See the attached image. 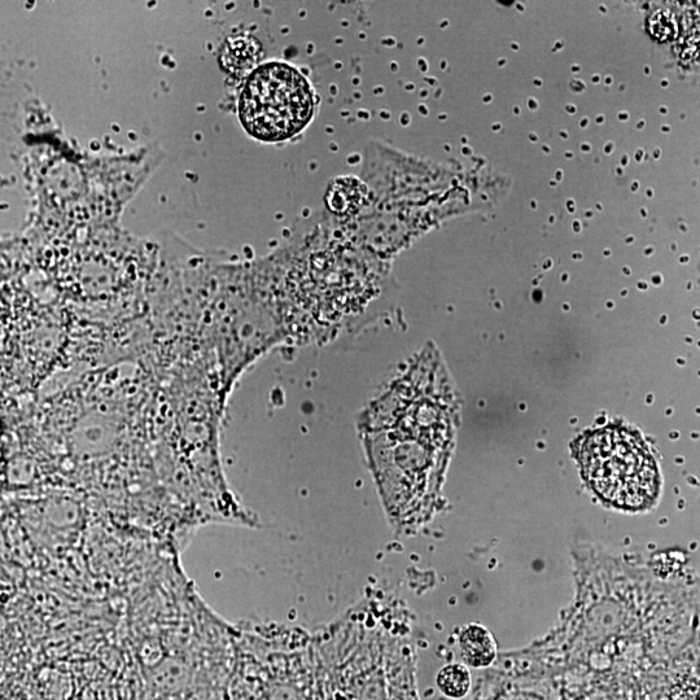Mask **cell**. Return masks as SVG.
<instances>
[{
	"mask_svg": "<svg viewBox=\"0 0 700 700\" xmlns=\"http://www.w3.org/2000/svg\"><path fill=\"white\" fill-rule=\"evenodd\" d=\"M463 660L472 668H485L496 659L497 649L492 634L478 624L468 625L459 637Z\"/></svg>",
	"mask_w": 700,
	"mask_h": 700,
	"instance_id": "cell-4",
	"label": "cell"
},
{
	"mask_svg": "<svg viewBox=\"0 0 700 700\" xmlns=\"http://www.w3.org/2000/svg\"><path fill=\"white\" fill-rule=\"evenodd\" d=\"M579 459L584 479L607 505L640 511L658 500V466L638 433L623 427L595 431L581 444Z\"/></svg>",
	"mask_w": 700,
	"mask_h": 700,
	"instance_id": "cell-2",
	"label": "cell"
},
{
	"mask_svg": "<svg viewBox=\"0 0 700 700\" xmlns=\"http://www.w3.org/2000/svg\"><path fill=\"white\" fill-rule=\"evenodd\" d=\"M256 43L252 39L239 38L231 42V45L226 46L223 61L227 68L233 72H245L251 69L252 65L257 61Z\"/></svg>",
	"mask_w": 700,
	"mask_h": 700,
	"instance_id": "cell-6",
	"label": "cell"
},
{
	"mask_svg": "<svg viewBox=\"0 0 700 700\" xmlns=\"http://www.w3.org/2000/svg\"><path fill=\"white\" fill-rule=\"evenodd\" d=\"M437 686L445 697L465 698L471 689L470 671L463 664L446 665L437 675Z\"/></svg>",
	"mask_w": 700,
	"mask_h": 700,
	"instance_id": "cell-5",
	"label": "cell"
},
{
	"mask_svg": "<svg viewBox=\"0 0 700 700\" xmlns=\"http://www.w3.org/2000/svg\"><path fill=\"white\" fill-rule=\"evenodd\" d=\"M239 115L252 137L264 142L290 139L312 118V90L290 65L266 64L255 70L245 83Z\"/></svg>",
	"mask_w": 700,
	"mask_h": 700,
	"instance_id": "cell-3",
	"label": "cell"
},
{
	"mask_svg": "<svg viewBox=\"0 0 700 700\" xmlns=\"http://www.w3.org/2000/svg\"><path fill=\"white\" fill-rule=\"evenodd\" d=\"M455 397L439 352L423 348L358 420L385 510L411 532L436 509L454 437Z\"/></svg>",
	"mask_w": 700,
	"mask_h": 700,
	"instance_id": "cell-1",
	"label": "cell"
}]
</instances>
